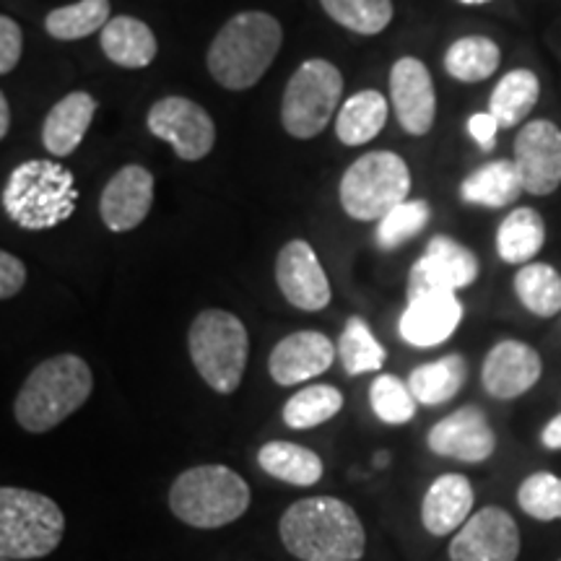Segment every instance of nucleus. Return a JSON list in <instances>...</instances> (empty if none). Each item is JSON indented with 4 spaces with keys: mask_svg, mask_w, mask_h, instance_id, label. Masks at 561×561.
<instances>
[{
    "mask_svg": "<svg viewBox=\"0 0 561 561\" xmlns=\"http://www.w3.org/2000/svg\"><path fill=\"white\" fill-rule=\"evenodd\" d=\"M286 551L301 561H359L367 549L354 507L335 496L294 502L278 523Z\"/></svg>",
    "mask_w": 561,
    "mask_h": 561,
    "instance_id": "f257e3e1",
    "label": "nucleus"
},
{
    "mask_svg": "<svg viewBox=\"0 0 561 561\" xmlns=\"http://www.w3.org/2000/svg\"><path fill=\"white\" fill-rule=\"evenodd\" d=\"M284 42L280 24L265 11H242L221 26L208 47V73L229 91L252 89L268 73Z\"/></svg>",
    "mask_w": 561,
    "mask_h": 561,
    "instance_id": "f03ea898",
    "label": "nucleus"
},
{
    "mask_svg": "<svg viewBox=\"0 0 561 561\" xmlns=\"http://www.w3.org/2000/svg\"><path fill=\"white\" fill-rule=\"evenodd\" d=\"M91 390H94V375L81 356H53L34 367L21 385L13 413L21 430L45 434L79 411L89 401Z\"/></svg>",
    "mask_w": 561,
    "mask_h": 561,
    "instance_id": "7ed1b4c3",
    "label": "nucleus"
},
{
    "mask_svg": "<svg viewBox=\"0 0 561 561\" xmlns=\"http://www.w3.org/2000/svg\"><path fill=\"white\" fill-rule=\"evenodd\" d=\"M76 201L73 172L53 159L21 161L3 185L5 216L26 231L60 227L73 216Z\"/></svg>",
    "mask_w": 561,
    "mask_h": 561,
    "instance_id": "20e7f679",
    "label": "nucleus"
},
{
    "mask_svg": "<svg viewBox=\"0 0 561 561\" xmlns=\"http://www.w3.org/2000/svg\"><path fill=\"white\" fill-rule=\"evenodd\" d=\"M250 507V486L227 466H195L174 479L172 515L191 528L216 530L240 520Z\"/></svg>",
    "mask_w": 561,
    "mask_h": 561,
    "instance_id": "39448f33",
    "label": "nucleus"
},
{
    "mask_svg": "<svg viewBox=\"0 0 561 561\" xmlns=\"http://www.w3.org/2000/svg\"><path fill=\"white\" fill-rule=\"evenodd\" d=\"M66 515L39 491L0 489V559H45L58 549Z\"/></svg>",
    "mask_w": 561,
    "mask_h": 561,
    "instance_id": "423d86ee",
    "label": "nucleus"
},
{
    "mask_svg": "<svg viewBox=\"0 0 561 561\" xmlns=\"http://www.w3.org/2000/svg\"><path fill=\"white\" fill-rule=\"evenodd\" d=\"M187 348L195 369L210 390L231 396L240 388L250 356V335L237 314L203 310L187 333Z\"/></svg>",
    "mask_w": 561,
    "mask_h": 561,
    "instance_id": "0eeeda50",
    "label": "nucleus"
},
{
    "mask_svg": "<svg viewBox=\"0 0 561 561\" xmlns=\"http://www.w3.org/2000/svg\"><path fill=\"white\" fill-rule=\"evenodd\" d=\"M411 170L396 151H369L343 172L341 206L354 221H382L409 201Z\"/></svg>",
    "mask_w": 561,
    "mask_h": 561,
    "instance_id": "6e6552de",
    "label": "nucleus"
},
{
    "mask_svg": "<svg viewBox=\"0 0 561 561\" xmlns=\"http://www.w3.org/2000/svg\"><path fill=\"white\" fill-rule=\"evenodd\" d=\"M343 96V76L331 60L310 58L294 70L280 100V123L291 138L310 140L333 121Z\"/></svg>",
    "mask_w": 561,
    "mask_h": 561,
    "instance_id": "1a4fd4ad",
    "label": "nucleus"
},
{
    "mask_svg": "<svg viewBox=\"0 0 561 561\" xmlns=\"http://www.w3.org/2000/svg\"><path fill=\"white\" fill-rule=\"evenodd\" d=\"M149 130L164 144H170L178 159H206L216 144L214 117L187 96H164L149 110Z\"/></svg>",
    "mask_w": 561,
    "mask_h": 561,
    "instance_id": "9d476101",
    "label": "nucleus"
},
{
    "mask_svg": "<svg viewBox=\"0 0 561 561\" xmlns=\"http://www.w3.org/2000/svg\"><path fill=\"white\" fill-rule=\"evenodd\" d=\"M479 278V257L453 237L437 234L426 244L424 255L413 263L409 297L426 291H460Z\"/></svg>",
    "mask_w": 561,
    "mask_h": 561,
    "instance_id": "9b49d317",
    "label": "nucleus"
},
{
    "mask_svg": "<svg viewBox=\"0 0 561 561\" xmlns=\"http://www.w3.org/2000/svg\"><path fill=\"white\" fill-rule=\"evenodd\" d=\"M520 530L502 507H483L471 515L450 543V561H517Z\"/></svg>",
    "mask_w": 561,
    "mask_h": 561,
    "instance_id": "f8f14e48",
    "label": "nucleus"
},
{
    "mask_svg": "<svg viewBox=\"0 0 561 561\" xmlns=\"http://www.w3.org/2000/svg\"><path fill=\"white\" fill-rule=\"evenodd\" d=\"M276 284L289 305L305 312H320L331 305L333 291L328 273L310 242L291 240L276 257Z\"/></svg>",
    "mask_w": 561,
    "mask_h": 561,
    "instance_id": "ddd939ff",
    "label": "nucleus"
},
{
    "mask_svg": "<svg viewBox=\"0 0 561 561\" xmlns=\"http://www.w3.org/2000/svg\"><path fill=\"white\" fill-rule=\"evenodd\" d=\"M515 167L530 195H551L561 185V130L551 121L523 125L515 138Z\"/></svg>",
    "mask_w": 561,
    "mask_h": 561,
    "instance_id": "4468645a",
    "label": "nucleus"
},
{
    "mask_svg": "<svg viewBox=\"0 0 561 561\" xmlns=\"http://www.w3.org/2000/svg\"><path fill=\"white\" fill-rule=\"evenodd\" d=\"M390 100L398 123L409 136H426L437 117V94L430 68L419 58L396 60L390 68Z\"/></svg>",
    "mask_w": 561,
    "mask_h": 561,
    "instance_id": "2eb2a0df",
    "label": "nucleus"
},
{
    "mask_svg": "<svg viewBox=\"0 0 561 561\" xmlns=\"http://www.w3.org/2000/svg\"><path fill=\"white\" fill-rule=\"evenodd\" d=\"M430 450L439 458L462 462H483L496 450V437L486 413L479 405H462L432 426Z\"/></svg>",
    "mask_w": 561,
    "mask_h": 561,
    "instance_id": "dca6fc26",
    "label": "nucleus"
},
{
    "mask_svg": "<svg viewBox=\"0 0 561 561\" xmlns=\"http://www.w3.org/2000/svg\"><path fill=\"white\" fill-rule=\"evenodd\" d=\"M543 362L538 351L528 343L507 339L500 341L483 359L481 380L489 396L500 401H512L528 392L533 385L541 380Z\"/></svg>",
    "mask_w": 561,
    "mask_h": 561,
    "instance_id": "f3484780",
    "label": "nucleus"
},
{
    "mask_svg": "<svg viewBox=\"0 0 561 561\" xmlns=\"http://www.w3.org/2000/svg\"><path fill=\"white\" fill-rule=\"evenodd\" d=\"M153 206V174L140 164H125L104 185L100 216L110 231H130L146 221Z\"/></svg>",
    "mask_w": 561,
    "mask_h": 561,
    "instance_id": "a211bd4d",
    "label": "nucleus"
},
{
    "mask_svg": "<svg viewBox=\"0 0 561 561\" xmlns=\"http://www.w3.org/2000/svg\"><path fill=\"white\" fill-rule=\"evenodd\" d=\"M462 305L453 291H426L409 297L401 314V339L413 348H434L458 331Z\"/></svg>",
    "mask_w": 561,
    "mask_h": 561,
    "instance_id": "6ab92c4d",
    "label": "nucleus"
},
{
    "mask_svg": "<svg viewBox=\"0 0 561 561\" xmlns=\"http://www.w3.org/2000/svg\"><path fill=\"white\" fill-rule=\"evenodd\" d=\"M335 359V346L325 333L299 331L286 335L273 346L268 356V371L273 382L291 388L331 369Z\"/></svg>",
    "mask_w": 561,
    "mask_h": 561,
    "instance_id": "aec40b11",
    "label": "nucleus"
},
{
    "mask_svg": "<svg viewBox=\"0 0 561 561\" xmlns=\"http://www.w3.org/2000/svg\"><path fill=\"white\" fill-rule=\"evenodd\" d=\"M473 486L466 476L445 473L426 489L421 502V523L432 536H447L471 520Z\"/></svg>",
    "mask_w": 561,
    "mask_h": 561,
    "instance_id": "412c9836",
    "label": "nucleus"
},
{
    "mask_svg": "<svg viewBox=\"0 0 561 561\" xmlns=\"http://www.w3.org/2000/svg\"><path fill=\"white\" fill-rule=\"evenodd\" d=\"M96 115V100L89 91H70L47 112L42 125V144L53 157H70L81 146L91 121Z\"/></svg>",
    "mask_w": 561,
    "mask_h": 561,
    "instance_id": "4be33fe9",
    "label": "nucleus"
},
{
    "mask_svg": "<svg viewBox=\"0 0 561 561\" xmlns=\"http://www.w3.org/2000/svg\"><path fill=\"white\" fill-rule=\"evenodd\" d=\"M102 53L121 68H146L157 60L159 42L146 21L136 16H115L100 34Z\"/></svg>",
    "mask_w": 561,
    "mask_h": 561,
    "instance_id": "5701e85b",
    "label": "nucleus"
},
{
    "mask_svg": "<svg viewBox=\"0 0 561 561\" xmlns=\"http://www.w3.org/2000/svg\"><path fill=\"white\" fill-rule=\"evenodd\" d=\"M525 191L515 161L496 159L468 174L460 185V198L468 206L504 208L520 198Z\"/></svg>",
    "mask_w": 561,
    "mask_h": 561,
    "instance_id": "b1692460",
    "label": "nucleus"
},
{
    "mask_svg": "<svg viewBox=\"0 0 561 561\" xmlns=\"http://www.w3.org/2000/svg\"><path fill=\"white\" fill-rule=\"evenodd\" d=\"M388 123V100L377 89L356 91L335 117V136L343 146H364L380 136Z\"/></svg>",
    "mask_w": 561,
    "mask_h": 561,
    "instance_id": "393cba45",
    "label": "nucleus"
},
{
    "mask_svg": "<svg viewBox=\"0 0 561 561\" xmlns=\"http://www.w3.org/2000/svg\"><path fill=\"white\" fill-rule=\"evenodd\" d=\"M257 466L273 479L291 483V486H314L325 471L318 453L284 439H273L263 445L257 453Z\"/></svg>",
    "mask_w": 561,
    "mask_h": 561,
    "instance_id": "a878e982",
    "label": "nucleus"
},
{
    "mask_svg": "<svg viewBox=\"0 0 561 561\" xmlns=\"http://www.w3.org/2000/svg\"><path fill=\"white\" fill-rule=\"evenodd\" d=\"M546 242V221L536 208H515L496 229V255L504 263H530Z\"/></svg>",
    "mask_w": 561,
    "mask_h": 561,
    "instance_id": "bb28decb",
    "label": "nucleus"
},
{
    "mask_svg": "<svg viewBox=\"0 0 561 561\" xmlns=\"http://www.w3.org/2000/svg\"><path fill=\"white\" fill-rule=\"evenodd\" d=\"M541 96V81L528 68H515L491 91L489 112L496 117L500 128H515L525 117L530 115L533 107Z\"/></svg>",
    "mask_w": 561,
    "mask_h": 561,
    "instance_id": "cd10ccee",
    "label": "nucleus"
},
{
    "mask_svg": "<svg viewBox=\"0 0 561 561\" xmlns=\"http://www.w3.org/2000/svg\"><path fill=\"white\" fill-rule=\"evenodd\" d=\"M468 380V364L460 354H447L437 362L421 364L411 371L409 388L416 403L442 405L453 401Z\"/></svg>",
    "mask_w": 561,
    "mask_h": 561,
    "instance_id": "c85d7f7f",
    "label": "nucleus"
},
{
    "mask_svg": "<svg viewBox=\"0 0 561 561\" xmlns=\"http://www.w3.org/2000/svg\"><path fill=\"white\" fill-rule=\"evenodd\" d=\"M502 62L500 45L494 39L471 34V37L455 39L445 53V70L460 83H479L496 73Z\"/></svg>",
    "mask_w": 561,
    "mask_h": 561,
    "instance_id": "c756f323",
    "label": "nucleus"
},
{
    "mask_svg": "<svg viewBox=\"0 0 561 561\" xmlns=\"http://www.w3.org/2000/svg\"><path fill=\"white\" fill-rule=\"evenodd\" d=\"M515 294L525 310L538 318L561 312V273L549 263H528L517 271Z\"/></svg>",
    "mask_w": 561,
    "mask_h": 561,
    "instance_id": "7c9ffc66",
    "label": "nucleus"
},
{
    "mask_svg": "<svg viewBox=\"0 0 561 561\" xmlns=\"http://www.w3.org/2000/svg\"><path fill=\"white\" fill-rule=\"evenodd\" d=\"M110 0H79L73 5H60L53 9L45 19V30L53 39L73 42L89 34L100 32L112 21Z\"/></svg>",
    "mask_w": 561,
    "mask_h": 561,
    "instance_id": "2f4dec72",
    "label": "nucleus"
},
{
    "mask_svg": "<svg viewBox=\"0 0 561 561\" xmlns=\"http://www.w3.org/2000/svg\"><path fill=\"white\" fill-rule=\"evenodd\" d=\"M339 356L343 362V369L351 377L382 369L385 362H388V351L375 339L369 322L359 318V314H351L346 320V328H343L339 341Z\"/></svg>",
    "mask_w": 561,
    "mask_h": 561,
    "instance_id": "473e14b6",
    "label": "nucleus"
},
{
    "mask_svg": "<svg viewBox=\"0 0 561 561\" xmlns=\"http://www.w3.org/2000/svg\"><path fill=\"white\" fill-rule=\"evenodd\" d=\"M343 409V396L333 385H310L286 401L284 424L289 430H314V426L331 421Z\"/></svg>",
    "mask_w": 561,
    "mask_h": 561,
    "instance_id": "72a5a7b5",
    "label": "nucleus"
},
{
    "mask_svg": "<svg viewBox=\"0 0 561 561\" xmlns=\"http://www.w3.org/2000/svg\"><path fill=\"white\" fill-rule=\"evenodd\" d=\"M322 11L343 30L375 37L392 21V0H320Z\"/></svg>",
    "mask_w": 561,
    "mask_h": 561,
    "instance_id": "f704fd0d",
    "label": "nucleus"
},
{
    "mask_svg": "<svg viewBox=\"0 0 561 561\" xmlns=\"http://www.w3.org/2000/svg\"><path fill=\"white\" fill-rule=\"evenodd\" d=\"M369 403L375 416L392 426L409 424L416 416V398L409 385L396 375H380L369 385Z\"/></svg>",
    "mask_w": 561,
    "mask_h": 561,
    "instance_id": "c9c22d12",
    "label": "nucleus"
},
{
    "mask_svg": "<svg viewBox=\"0 0 561 561\" xmlns=\"http://www.w3.org/2000/svg\"><path fill=\"white\" fill-rule=\"evenodd\" d=\"M432 219V208L426 201H405L390 210L385 219L377 224V244L380 250H398L413 237H419Z\"/></svg>",
    "mask_w": 561,
    "mask_h": 561,
    "instance_id": "e433bc0d",
    "label": "nucleus"
},
{
    "mask_svg": "<svg viewBox=\"0 0 561 561\" xmlns=\"http://www.w3.org/2000/svg\"><path fill=\"white\" fill-rule=\"evenodd\" d=\"M517 504L536 520H561V479L553 473H533L517 489Z\"/></svg>",
    "mask_w": 561,
    "mask_h": 561,
    "instance_id": "4c0bfd02",
    "label": "nucleus"
},
{
    "mask_svg": "<svg viewBox=\"0 0 561 561\" xmlns=\"http://www.w3.org/2000/svg\"><path fill=\"white\" fill-rule=\"evenodd\" d=\"M24 53V32L11 16H0V73L9 76Z\"/></svg>",
    "mask_w": 561,
    "mask_h": 561,
    "instance_id": "58836bf2",
    "label": "nucleus"
},
{
    "mask_svg": "<svg viewBox=\"0 0 561 561\" xmlns=\"http://www.w3.org/2000/svg\"><path fill=\"white\" fill-rule=\"evenodd\" d=\"M26 284V265L11 255L9 250L0 252V299H13Z\"/></svg>",
    "mask_w": 561,
    "mask_h": 561,
    "instance_id": "ea45409f",
    "label": "nucleus"
},
{
    "mask_svg": "<svg viewBox=\"0 0 561 561\" xmlns=\"http://www.w3.org/2000/svg\"><path fill=\"white\" fill-rule=\"evenodd\" d=\"M496 130H500V123H496V117L491 112H476L471 121H468V133H471L481 151L494 149Z\"/></svg>",
    "mask_w": 561,
    "mask_h": 561,
    "instance_id": "a19ab883",
    "label": "nucleus"
},
{
    "mask_svg": "<svg viewBox=\"0 0 561 561\" xmlns=\"http://www.w3.org/2000/svg\"><path fill=\"white\" fill-rule=\"evenodd\" d=\"M541 442L549 450H561V413L559 416H553L549 424H546V430L541 434Z\"/></svg>",
    "mask_w": 561,
    "mask_h": 561,
    "instance_id": "79ce46f5",
    "label": "nucleus"
},
{
    "mask_svg": "<svg viewBox=\"0 0 561 561\" xmlns=\"http://www.w3.org/2000/svg\"><path fill=\"white\" fill-rule=\"evenodd\" d=\"M11 130V107H9V96L0 94V138L9 136Z\"/></svg>",
    "mask_w": 561,
    "mask_h": 561,
    "instance_id": "37998d69",
    "label": "nucleus"
},
{
    "mask_svg": "<svg viewBox=\"0 0 561 561\" xmlns=\"http://www.w3.org/2000/svg\"><path fill=\"white\" fill-rule=\"evenodd\" d=\"M375 462H377V466H388V453H380V455H377Z\"/></svg>",
    "mask_w": 561,
    "mask_h": 561,
    "instance_id": "c03bdc74",
    "label": "nucleus"
},
{
    "mask_svg": "<svg viewBox=\"0 0 561 561\" xmlns=\"http://www.w3.org/2000/svg\"><path fill=\"white\" fill-rule=\"evenodd\" d=\"M460 3H466V5H483V3H491V0H460Z\"/></svg>",
    "mask_w": 561,
    "mask_h": 561,
    "instance_id": "a18cd8bd",
    "label": "nucleus"
},
{
    "mask_svg": "<svg viewBox=\"0 0 561 561\" xmlns=\"http://www.w3.org/2000/svg\"><path fill=\"white\" fill-rule=\"evenodd\" d=\"M0 561H11V559H0Z\"/></svg>",
    "mask_w": 561,
    "mask_h": 561,
    "instance_id": "49530a36",
    "label": "nucleus"
},
{
    "mask_svg": "<svg viewBox=\"0 0 561 561\" xmlns=\"http://www.w3.org/2000/svg\"><path fill=\"white\" fill-rule=\"evenodd\" d=\"M559 561H561V559H559Z\"/></svg>",
    "mask_w": 561,
    "mask_h": 561,
    "instance_id": "de8ad7c7",
    "label": "nucleus"
}]
</instances>
